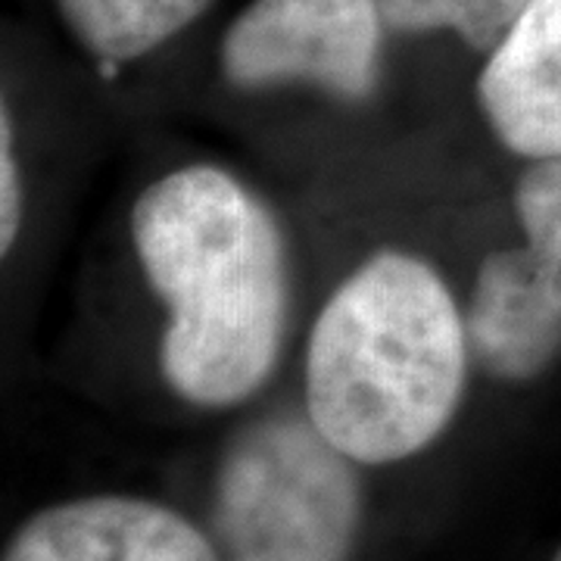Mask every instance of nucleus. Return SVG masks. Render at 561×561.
<instances>
[{"label": "nucleus", "instance_id": "1a4fd4ad", "mask_svg": "<svg viewBox=\"0 0 561 561\" xmlns=\"http://www.w3.org/2000/svg\"><path fill=\"white\" fill-rule=\"evenodd\" d=\"M530 0H378L387 32H453L468 47L490 54L518 22Z\"/></svg>", "mask_w": 561, "mask_h": 561}, {"label": "nucleus", "instance_id": "f257e3e1", "mask_svg": "<svg viewBox=\"0 0 561 561\" xmlns=\"http://www.w3.org/2000/svg\"><path fill=\"white\" fill-rule=\"evenodd\" d=\"M131 243L169 312L160 343L169 387L203 409L253 397L280 356L290 300L272 209L219 165H184L140 194Z\"/></svg>", "mask_w": 561, "mask_h": 561}, {"label": "nucleus", "instance_id": "20e7f679", "mask_svg": "<svg viewBox=\"0 0 561 561\" xmlns=\"http://www.w3.org/2000/svg\"><path fill=\"white\" fill-rule=\"evenodd\" d=\"M524 247L486 253L468 300L471 353L500 381H530L561 353V160H534L515 187Z\"/></svg>", "mask_w": 561, "mask_h": 561}, {"label": "nucleus", "instance_id": "9b49d317", "mask_svg": "<svg viewBox=\"0 0 561 561\" xmlns=\"http://www.w3.org/2000/svg\"><path fill=\"white\" fill-rule=\"evenodd\" d=\"M556 561H561V549H559V556H556Z\"/></svg>", "mask_w": 561, "mask_h": 561}, {"label": "nucleus", "instance_id": "0eeeda50", "mask_svg": "<svg viewBox=\"0 0 561 561\" xmlns=\"http://www.w3.org/2000/svg\"><path fill=\"white\" fill-rule=\"evenodd\" d=\"M478 101L493 135L527 160H561V0H530L486 54Z\"/></svg>", "mask_w": 561, "mask_h": 561}, {"label": "nucleus", "instance_id": "423d86ee", "mask_svg": "<svg viewBox=\"0 0 561 561\" xmlns=\"http://www.w3.org/2000/svg\"><path fill=\"white\" fill-rule=\"evenodd\" d=\"M3 561H219L194 524L160 502L91 496L22 524Z\"/></svg>", "mask_w": 561, "mask_h": 561}, {"label": "nucleus", "instance_id": "7ed1b4c3", "mask_svg": "<svg viewBox=\"0 0 561 561\" xmlns=\"http://www.w3.org/2000/svg\"><path fill=\"white\" fill-rule=\"evenodd\" d=\"M350 456L312 421L268 419L221 459L216 534L228 561H346L359 530Z\"/></svg>", "mask_w": 561, "mask_h": 561}, {"label": "nucleus", "instance_id": "39448f33", "mask_svg": "<svg viewBox=\"0 0 561 561\" xmlns=\"http://www.w3.org/2000/svg\"><path fill=\"white\" fill-rule=\"evenodd\" d=\"M378 0H250L221 38V72L241 91L309 84L365 101L381 81Z\"/></svg>", "mask_w": 561, "mask_h": 561}, {"label": "nucleus", "instance_id": "9d476101", "mask_svg": "<svg viewBox=\"0 0 561 561\" xmlns=\"http://www.w3.org/2000/svg\"><path fill=\"white\" fill-rule=\"evenodd\" d=\"M0 250L10 253L22 225V179L20 162L13 153V125L10 113L0 116Z\"/></svg>", "mask_w": 561, "mask_h": 561}, {"label": "nucleus", "instance_id": "f03ea898", "mask_svg": "<svg viewBox=\"0 0 561 561\" xmlns=\"http://www.w3.org/2000/svg\"><path fill=\"white\" fill-rule=\"evenodd\" d=\"M468 353V324L437 268L381 250L328 297L312 324L309 421L353 461L409 459L456 415Z\"/></svg>", "mask_w": 561, "mask_h": 561}, {"label": "nucleus", "instance_id": "6e6552de", "mask_svg": "<svg viewBox=\"0 0 561 561\" xmlns=\"http://www.w3.org/2000/svg\"><path fill=\"white\" fill-rule=\"evenodd\" d=\"M213 0H57L66 28L103 72L147 57L201 20Z\"/></svg>", "mask_w": 561, "mask_h": 561}]
</instances>
